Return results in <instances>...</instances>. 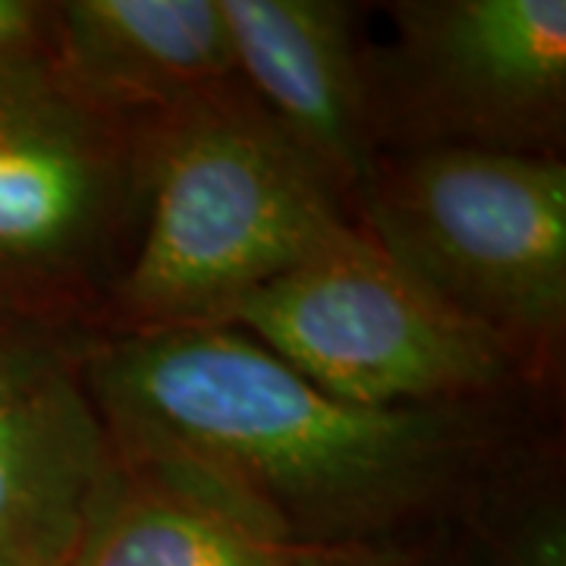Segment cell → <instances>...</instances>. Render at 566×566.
Here are the masks:
<instances>
[{
	"label": "cell",
	"mask_w": 566,
	"mask_h": 566,
	"mask_svg": "<svg viewBox=\"0 0 566 566\" xmlns=\"http://www.w3.org/2000/svg\"><path fill=\"white\" fill-rule=\"evenodd\" d=\"M104 428L211 479L308 557L434 516L488 450L475 406L344 403L240 327L82 337Z\"/></svg>",
	"instance_id": "cell-1"
},
{
	"label": "cell",
	"mask_w": 566,
	"mask_h": 566,
	"mask_svg": "<svg viewBox=\"0 0 566 566\" xmlns=\"http://www.w3.org/2000/svg\"><path fill=\"white\" fill-rule=\"evenodd\" d=\"M142 227L92 337L223 327L356 227L243 80L145 117Z\"/></svg>",
	"instance_id": "cell-2"
},
{
	"label": "cell",
	"mask_w": 566,
	"mask_h": 566,
	"mask_svg": "<svg viewBox=\"0 0 566 566\" xmlns=\"http://www.w3.org/2000/svg\"><path fill=\"white\" fill-rule=\"evenodd\" d=\"M353 223L409 281L479 331L523 385L560 368L566 161L501 151L381 155Z\"/></svg>",
	"instance_id": "cell-3"
},
{
	"label": "cell",
	"mask_w": 566,
	"mask_h": 566,
	"mask_svg": "<svg viewBox=\"0 0 566 566\" xmlns=\"http://www.w3.org/2000/svg\"><path fill=\"white\" fill-rule=\"evenodd\" d=\"M145 208V126L51 51L0 61V315L92 337Z\"/></svg>",
	"instance_id": "cell-4"
},
{
	"label": "cell",
	"mask_w": 566,
	"mask_h": 566,
	"mask_svg": "<svg viewBox=\"0 0 566 566\" xmlns=\"http://www.w3.org/2000/svg\"><path fill=\"white\" fill-rule=\"evenodd\" d=\"M363 48L375 155L501 151L560 158L564 0H400Z\"/></svg>",
	"instance_id": "cell-5"
},
{
	"label": "cell",
	"mask_w": 566,
	"mask_h": 566,
	"mask_svg": "<svg viewBox=\"0 0 566 566\" xmlns=\"http://www.w3.org/2000/svg\"><path fill=\"white\" fill-rule=\"evenodd\" d=\"M230 327L324 394L368 409L479 406L523 385L497 346L422 293L359 227L252 293Z\"/></svg>",
	"instance_id": "cell-6"
},
{
	"label": "cell",
	"mask_w": 566,
	"mask_h": 566,
	"mask_svg": "<svg viewBox=\"0 0 566 566\" xmlns=\"http://www.w3.org/2000/svg\"><path fill=\"white\" fill-rule=\"evenodd\" d=\"M107 457L82 337L0 315V545L73 557Z\"/></svg>",
	"instance_id": "cell-7"
},
{
	"label": "cell",
	"mask_w": 566,
	"mask_h": 566,
	"mask_svg": "<svg viewBox=\"0 0 566 566\" xmlns=\"http://www.w3.org/2000/svg\"><path fill=\"white\" fill-rule=\"evenodd\" d=\"M243 85L312 164L349 221L375 167L365 114V41L340 0H221Z\"/></svg>",
	"instance_id": "cell-8"
},
{
	"label": "cell",
	"mask_w": 566,
	"mask_h": 566,
	"mask_svg": "<svg viewBox=\"0 0 566 566\" xmlns=\"http://www.w3.org/2000/svg\"><path fill=\"white\" fill-rule=\"evenodd\" d=\"M73 566H312V557L211 479L111 438Z\"/></svg>",
	"instance_id": "cell-9"
},
{
	"label": "cell",
	"mask_w": 566,
	"mask_h": 566,
	"mask_svg": "<svg viewBox=\"0 0 566 566\" xmlns=\"http://www.w3.org/2000/svg\"><path fill=\"white\" fill-rule=\"evenodd\" d=\"M48 51L88 102L129 120L240 80L221 0H63Z\"/></svg>",
	"instance_id": "cell-10"
},
{
	"label": "cell",
	"mask_w": 566,
	"mask_h": 566,
	"mask_svg": "<svg viewBox=\"0 0 566 566\" xmlns=\"http://www.w3.org/2000/svg\"><path fill=\"white\" fill-rule=\"evenodd\" d=\"M501 566H566V520L560 497H545L520 516L501 545Z\"/></svg>",
	"instance_id": "cell-11"
},
{
	"label": "cell",
	"mask_w": 566,
	"mask_h": 566,
	"mask_svg": "<svg viewBox=\"0 0 566 566\" xmlns=\"http://www.w3.org/2000/svg\"><path fill=\"white\" fill-rule=\"evenodd\" d=\"M54 3L41 0H0V61L39 54L51 48Z\"/></svg>",
	"instance_id": "cell-12"
},
{
	"label": "cell",
	"mask_w": 566,
	"mask_h": 566,
	"mask_svg": "<svg viewBox=\"0 0 566 566\" xmlns=\"http://www.w3.org/2000/svg\"><path fill=\"white\" fill-rule=\"evenodd\" d=\"M0 566H73V557L29 551V547L0 545Z\"/></svg>",
	"instance_id": "cell-13"
},
{
	"label": "cell",
	"mask_w": 566,
	"mask_h": 566,
	"mask_svg": "<svg viewBox=\"0 0 566 566\" xmlns=\"http://www.w3.org/2000/svg\"><path fill=\"white\" fill-rule=\"evenodd\" d=\"M312 566H403V560H400V564H381L378 557H368V560H363V551H353V554L312 557Z\"/></svg>",
	"instance_id": "cell-14"
}]
</instances>
